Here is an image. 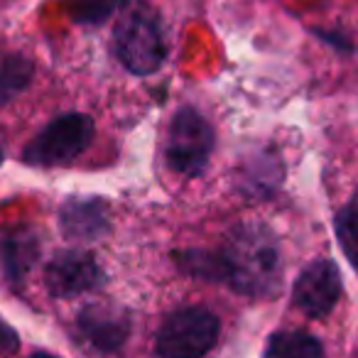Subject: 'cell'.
I'll use <instances>...</instances> for the list:
<instances>
[{"mask_svg": "<svg viewBox=\"0 0 358 358\" xmlns=\"http://www.w3.org/2000/svg\"><path fill=\"white\" fill-rule=\"evenodd\" d=\"M334 229H336V238L343 255L348 258L351 268L358 273V196H353L348 204L341 206V211L336 214V221H334Z\"/></svg>", "mask_w": 358, "mask_h": 358, "instance_id": "9a60e30c", "label": "cell"}, {"mask_svg": "<svg viewBox=\"0 0 358 358\" xmlns=\"http://www.w3.org/2000/svg\"><path fill=\"white\" fill-rule=\"evenodd\" d=\"M0 162H3V148H0Z\"/></svg>", "mask_w": 358, "mask_h": 358, "instance_id": "d6986e66", "label": "cell"}, {"mask_svg": "<svg viewBox=\"0 0 358 358\" xmlns=\"http://www.w3.org/2000/svg\"><path fill=\"white\" fill-rule=\"evenodd\" d=\"M103 282V270L89 250H59L45 268L47 292L57 299H71L94 292Z\"/></svg>", "mask_w": 358, "mask_h": 358, "instance_id": "8992f818", "label": "cell"}, {"mask_svg": "<svg viewBox=\"0 0 358 358\" xmlns=\"http://www.w3.org/2000/svg\"><path fill=\"white\" fill-rule=\"evenodd\" d=\"M285 179V167L280 162L278 155L270 152H258L255 157H248L241 164V192L250 196H270L278 192V187Z\"/></svg>", "mask_w": 358, "mask_h": 358, "instance_id": "8fae6325", "label": "cell"}, {"mask_svg": "<svg viewBox=\"0 0 358 358\" xmlns=\"http://www.w3.org/2000/svg\"><path fill=\"white\" fill-rule=\"evenodd\" d=\"M35 64L17 52H0V108L15 101L30 86Z\"/></svg>", "mask_w": 358, "mask_h": 358, "instance_id": "4fadbf2b", "label": "cell"}, {"mask_svg": "<svg viewBox=\"0 0 358 358\" xmlns=\"http://www.w3.org/2000/svg\"><path fill=\"white\" fill-rule=\"evenodd\" d=\"M32 358H59V356H55V353H50V351H35Z\"/></svg>", "mask_w": 358, "mask_h": 358, "instance_id": "ac0fdd59", "label": "cell"}, {"mask_svg": "<svg viewBox=\"0 0 358 358\" xmlns=\"http://www.w3.org/2000/svg\"><path fill=\"white\" fill-rule=\"evenodd\" d=\"M113 47L120 64L135 76H150L167 59L159 22L145 10H135L118 22L113 32Z\"/></svg>", "mask_w": 358, "mask_h": 358, "instance_id": "5b68a950", "label": "cell"}, {"mask_svg": "<svg viewBox=\"0 0 358 358\" xmlns=\"http://www.w3.org/2000/svg\"><path fill=\"white\" fill-rule=\"evenodd\" d=\"M226 278L234 292L245 297H275L282 285V253L278 236L263 224H241L226 236L224 248Z\"/></svg>", "mask_w": 358, "mask_h": 358, "instance_id": "6da1fadb", "label": "cell"}, {"mask_svg": "<svg viewBox=\"0 0 358 358\" xmlns=\"http://www.w3.org/2000/svg\"><path fill=\"white\" fill-rule=\"evenodd\" d=\"M265 358H324V346L302 329H282L268 338Z\"/></svg>", "mask_w": 358, "mask_h": 358, "instance_id": "7c38bea8", "label": "cell"}, {"mask_svg": "<svg viewBox=\"0 0 358 358\" xmlns=\"http://www.w3.org/2000/svg\"><path fill=\"white\" fill-rule=\"evenodd\" d=\"M216 135L211 123L192 106L179 108L172 115L164 143V159L172 172L182 177H199L209 167Z\"/></svg>", "mask_w": 358, "mask_h": 358, "instance_id": "7a4b0ae2", "label": "cell"}, {"mask_svg": "<svg viewBox=\"0 0 358 358\" xmlns=\"http://www.w3.org/2000/svg\"><path fill=\"white\" fill-rule=\"evenodd\" d=\"M20 346V338H17V334L13 331L8 324L0 322V356H6V353H13L15 348Z\"/></svg>", "mask_w": 358, "mask_h": 358, "instance_id": "e0dca14e", "label": "cell"}, {"mask_svg": "<svg viewBox=\"0 0 358 358\" xmlns=\"http://www.w3.org/2000/svg\"><path fill=\"white\" fill-rule=\"evenodd\" d=\"M174 263L179 270L192 278L209 280V282H224L226 270L224 258L219 250H204V248H192V250H179L174 253Z\"/></svg>", "mask_w": 358, "mask_h": 358, "instance_id": "5bb4252c", "label": "cell"}, {"mask_svg": "<svg viewBox=\"0 0 358 358\" xmlns=\"http://www.w3.org/2000/svg\"><path fill=\"white\" fill-rule=\"evenodd\" d=\"M59 229L71 241H99L110 231L108 206L99 196H69L59 209Z\"/></svg>", "mask_w": 358, "mask_h": 358, "instance_id": "9c48e42d", "label": "cell"}, {"mask_svg": "<svg viewBox=\"0 0 358 358\" xmlns=\"http://www.w3.org/2000/svg\"><path fill=\"white\" fill-rule=\"evenodd\" d=\"M221 322L206 307H185L169 314L157 331L159 358H204L216 346Z\"/></svg>", "mask_w": 358, "mask_h": 358, "instance_id": "3957f363", "label": "cell"}, {"mask_svg": "<svg viewBox=\"0 0 358 358\" xmlns=\"http://www.w3.org/2000/svg\"><path fill=\"white\" fill-rule=\"evenodd\" d=\"M76 329L91 348L101 353H115L130 336V317L113 304H89L76 317Z\"/></svg>", "mask_w": 358, "mask_h": 358, "instance_id": "ba28073f", "label": "cell"}, {"mask_svg": "<svg viewBox=\"0 0 358 358\" xmlns=\"http://www.w3.org/2000/svg\"><path fill=\"white\" fill-rule=\"evenodd\" d=\"M343 292L338 265L329 258H317L304 265L292 287V299L307 317H327Z\"/></svg>", "mask_w": 358, "mask_h": 358, "instance_id": "52a82bcc", "label": "cell"}, {"mask_svg": "<svg viewBox=\"0 0 358 358\" xmlns=\"http://www.w3.org/2000/svg\"><path fill=\"white\" fill-rule=\"evenodd\" d=\"M123 6V0H69L66 13L76 25H103Z\"/></svg>", "mask_w": 358, "mask_h": 358, "instance_id": "2e32d148", "label": "cell"}, {"mask_svg": "<svg viewBox=\"0 0 358 358\" xmlns=\"http://www.w3.org/2000/svg\"><path fill=\"white\" fill-rule=\"evenodd\" d=\"M42 253L40 236L30 226H13L0 234V265L13 285H22Z\"/></svg>", "mask_w": 358, "mask_h": 358, "instance_id": "30bf717a", "label": "cell"}, {"mask_svg": "<svg viewBox=\"0 0 358 358\" xmlns=\"http://www.w3.org/2000/svg\"><path fill=\"white\" fill-rule=\"evenodd\" d=\"M96 135L94 118L86 113H64L47 123L22 152V159L35 167L69 164L91 145Z\"/></svg>", "mask_w": 358, "mask_h": 358, "instance_id": "277c9868", "label": "cell"}]
</instances>
